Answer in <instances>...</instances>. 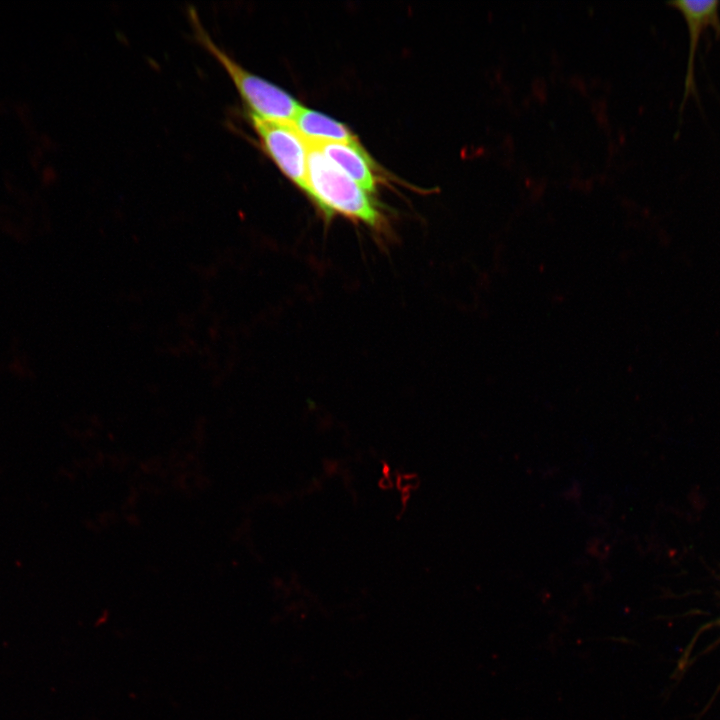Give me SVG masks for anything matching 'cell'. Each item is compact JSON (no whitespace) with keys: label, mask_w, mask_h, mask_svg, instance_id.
<instances>
[{"label":"cell","mask_w":720,"mask_h":720,"mask_svg":"<svg viewBox=\"0 0 720 720\" xmlns=\"http://www.w3.org/2000/svg\"><path fill=\"white\" fill-rule=\"evenodd\" d=\"M307 190L327 219L342 215L381 233L385 219L377 203L309 139Z\"/></svg>","instance_id":"cell-1"},{"label":"cell","mask_w":720,"mask_h":720,"mask_svg":"<svg viewBox=\"0 0 720 720\" xmlns=\"http://www.w3.org/2000/svg\"><path fill=\"white\" fill-rule=\"evenodd\" d=\"M189 16L196 39L226 71L249 114L272 122L293 124L302 106L280 87L245 69L218 46L201 25L194 10Z\"/></svg>","instance_id":"cell-2"},{"label":"cell","mask_w":720,"mask_h":720,"mask_svg":"<svg viewBox=\"0 0 720 720\" xmlns=\"http://www.w3.org/2000/svg\"><path fill=\"white\" fill-rule=\"evenodd\" d=\"M265 151L295 184L307 190L308 147L293 124L268 121L249 114Z\"/></svg>","instance_id":"cell-3"},{"label":"cell","mask_w":720,"mask_h":720,"mask_svg":"<svg viewBox=\"0 0 720 720\" xmlns=\"http://www.w3.org/2000/svg\"><path fill=\"white\" fill-rule=\"evenodd\" d=\"M683 15L690 36L684 99L695 91L694 60L700 34L713 28L720 35L719 1L677 0L669 3Z\"/></svg>","instance_id":"cell-4"},{"label":"cell","mask_w":720,"mask_h":720,"mask_svg":"<svg viewBox=\"0 0 720 720\" xmlns=\"http://www.w3.org/2000/svg\"><path fill=\"white\" fill-rule=\"evenodd\" d=\"M313 141V140H312ZM318 148L366 192L374 193L376 179L368 155L358 143L313 141Z\"/></svg>","instance_id":"cell-5"},{"label":"cell","mask_w":720,"mask_h":720,"mask_svg":"<svg viewBox=\"0 0 720 720\" xmlns=\"http://www.w3.org/2000/svg\"><path fill=\"white\" fill-rule=\"evenodd\" d=\"M293 126L306 139L324 142L358 143L350 130L343 124L322 113L301 108Z\"/></svg>","instance_id":"cell-6"}]
</instances>
